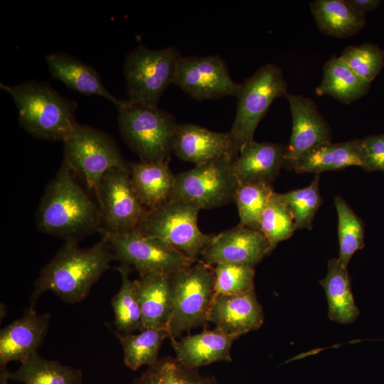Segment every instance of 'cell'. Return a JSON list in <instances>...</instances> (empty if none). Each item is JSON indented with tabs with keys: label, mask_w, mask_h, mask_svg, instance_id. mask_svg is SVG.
Instances as JSON below:
<instances>
[{
	"label": "cell",
	"mask_w": 384,
	"mask_h": 384,
	"mask_svg": "<svg viewBox=\"0 0 384 384\" xmlns=\"http://www.w3.org/2000/svg\"><path fill=\"white\" fill-rule=\"evenodd\" d=\"M116 260L105 235L90 247L67 241L44 265L33 284L29 307L35 308L46 292L55 294L62 302L74 304L83 301L92 287Z\"/></svg>",
	"instance_id": "6da1fadb"
},
{
	"label": "cell",
	"mask_w": 384,
	"mask_h": 384,
	"mask_svg": "<svg viewBox=\"0 0 384 384\" xmlns=\"http://www.w3.org/2000/svg\"><path fill=\"white\" fill-rule=\"evenodd\" d=\"M36 220L39 230L65 242H78L103 229L97 202L62 165L45 189Z\"/></svg>",
	"instance_id": "7a4b0ae2"
},
{
	"label": "cell",
	"mask_w": 384,
	"mask_h": 384,
	"mask_svg": "<svg viewBox=\"0 0 384 384\" xmlns=\"http://www.w3.org/2000/svg\"><path fill=\"white\" fill-rule=\"evenodd\" d=\"M0 87L11 96L19 125L35 138L63 142L79 124L75 116L78 103L59 94L49 83L31 80L9 85L1 82Z\"/></svg>",
	"instance_id": "3957f363"
},
{
	"label": "cell",
	"mask_w": 384,
	"mask_h": 384,
	"mask_svg": "<svg viewBox=\"0 0 384 384\" xmlns=\"http://www.w3.org/2000/svg\"><path fill=\"white\" fill-rule=\"evenodd\" d=\"M117 122L127 146L142 162L170 159L177 123L174 116L158 106L122 100Z\"/></svg>",
	"instance_id": "277c9868"
},
{
	"label": "cell",
	"mask_w": 384,
	"mask_h": 384,
	"mask_svg": "<svg viewBox=\"0 0 384 384\" xmlns=\"http://www.w3.org/2000/svg\"><path fill=\"white\" fill-rule=\"evenodd\" d=\"M63 143L61 165L80 178L95 198L106 172L128 168L115 141L99 129L79 123Z\"/></svg>",
	"instance_id": "5b68a950"
},
{
	"label": "cell",
	"mask_w": 384,
	"mask_h": 384,
	"mask_svg": "<svg viewBox=\"0 0 384 384\" xmlns=\"http://www.w3.org/2000/svg\"><path fill=\"white\" fill-rule=\"evenodd\" d=\"M172 310L167 325L170 339L196 327H206L215 291L214 267L198 259L191 266L170 274Z\"/></svg>",
	"instance_id": "8992f818"
},
{
	"label": "cell",
	"mask_w": 384,
	"mask_h": 384,
	"mask_svg": "<svg viewBox=\"0 0 384 384\" xmlns=\"http://www.w3.org/2000/svg\"><path fill=\"white\" fill-rule=\"evenodd\" d=\"M287 82L282 69L268 63L257 69L241 83L236 114L228 132L233 144V161L245 143L254 140L260 122L273 101L287 95Z\"/></svg>",
	"instance_id": "52a82bcc"
},
{
	"label": "cell",
	"mask_w": 384,
	"mask_h": 384,
	"mask_svg": "<svg viewBox=\"0 0 384 384\" xmlns=\"http://www.w3.org/2000/svg\"><path fill=\"white\" fill-rule=\"evenodd\" d=\"M200 210L190 201L171 196L162 206L147 211L136 230L142 235L159 238L197 260L213 237L199 229Z\"/></svg>",
	"instance_id": "ba28073f"
},
{
	"label": "cell",
	"mask_w": 384,
	"mask_h": 384,
	"mask_svg": "<svg viewBox=\"0 0 384 384\" xmlns=\"http://www.w3.org/2000/svg\"><path fill=\"white\" fill-rule=\"evenodd\" d=\"M181 56L175 46L154 50L143 45L127 55L123 68L128 100L157 106L163 93L174 83L176 64Z\"/></svg>",
	"instance_id": "9c48e42d"
},
{
	"label": "cell",
	"mask_w": 384,
	"mask_h": 384,
	"mask_svg": "<svg viewBox=\"0 0 384 384\" xmlns=\"http://www.w3.org/2000/svg\"><path fill=\"white\" fill-rule=\"evenodd\" d=\"M102 233L107 239L115 259L134 267L139 276L151 273L171 274L196 261L166 242L142 235L137 230Z\"/></svg>",
	"instance_id": "30bf717a"
},
{
	"label": "cell",
	"mask_w": 384,
	"mask_h": 384,
	"mask_svg": "<svg viewBox=\"0 0 384 384\" xmlns=\"http://www.w3.org/2000/svg\"><path fill=\"white\" fill-rule=\"evenodd\" d=\"M233 157L226 155L176 175L171 196L210 209L234 201L239 182L233 169Z\"/></svg>",
	"instance_id": "8fae6325"
},
{
	"label": "cell",
	"mask_w": 384,
	"mask_h": 384,
	"mask_svg": "<svg viewBox=\"0 0 384 384\" xmlns=\"http://www.w3.org/2000/svg\"><path fill=\"white\" fill-rule=\"evenodd\" d=\"M102 231L111 233L136 230L147 212L132 186L129 167L114 168L102 178L96 197Z\"/></svg>",
	"instance_id": "7c38bea8"
},
{
	"label": "cell",
	"mask_w": 384,
	"mask_h": 384,
	"mask_svg": "<svg viewBox=\"0 0 384 384\" xmlns=\"http://www.w3.org/2000/svg\"><path fill=\"white\" fill-rule=\"evenodd\" d=\"M174 83L196 100L238 97L241 83L230 77L224 60L218 55L181 56Z\"/></svg>",
	"instance_id": "4fadbf2b"
},
{
	"label": "cell",
	"mask_w": 384,
	"mask_h": 384,
	"mask_svg": "<svg viewBox=\"0 0 384 384\" xmlns=\"http://www.w3.org/2000/svg\"><path fill=\"white\" fill-rule=\"evenodd\" d=\"M271 252L269 242L260 230L239 224L213 235L199 259L211 267L229 262L255 267Z\"/></svg>",
	"instance_id": "5bb4252c"
},
{
	"label": "cell",
	"mask_w": 384,
	"mask_h": 384,
	"mask_svg": "<svg viewBox=\"0 0 384 384\" xmlns=\"http://www.w3.org/2000/svg\"><path fill=\"white\" fill-rule=\"evenodd\" d=\"M292 117V129L284 166H293L298 158L312 146L331 142V130L316 104L309 97L287 93Z\"/></svg>",
	"instance_id": "9a60e30c"
},
{
	"label": "cell",
	"mask_w": 384,
	"mask_h": 384,
	"mask_svg": "<svg viewBox=\"0 0 384 384\" xmlns=\"http://www.w3.org/2000/svg\"><path fill=\"white\" fill-rule=\"evenodd\" d=\"M208 321L222 332L238 338L260 328L264 314L255 290L240 294L214 293Z\"/></svg>",
	"instance_id": "2e32d148"
},
{
	"label": "cell",
	"mask_w": 384,
	"mask_h": 384,
	"mask_svg": "<svg viewBox=\"0 0 384 384\" xmlns=\"http://www.w3.org/2000/svg\"><path fill=\"white\" fill-rule=\"evenodd\" d=\"M50 314L28 307L23 315L0 331V367L11 361L23 363L42 345L48 331Z\"/></svg>",
	"instance_id": "e0dca14e"
},
{
	"label": "cell",
	"mask_w": 384,
	"mask_h": 384,
	"mask_svg": "<svg viewBox=\"0 0 384 384\" xmlns=\"http://www.w3.org/2000/svg\"><path fill=\"white\" fill-rule=\"evenodd\" d=\"M173 152L179 159L198 165L226 155L233 157V144L229 132L183 123L176 126Z\"/></svg>",
	"instance_id": "ac0fdd59"
},
{
	"label": "cell",
	"mask_w": 384,
	"mask_h": 384,
	"mask_svg": "<svg viewBox=\"0 0 384 384\" xmlns=\"http://www.w3.org/2000/svg\"><path fill=\"white\" fill-rule=\"evenodd\" d=\"M287 145L272 142L245 143L233 161L239 183L272 185L284 165Z\"/></svg>",
	"instance_id": "d6986e66"
},
{
	"label": "cell",
	"mask_w": 384,
	"mask_h": 384,
	"mask_svg": "<svg viewBox=\"0 0 384 384\" xmlns=\"http://www.w3.org/2000/svg\"><path fill=\"white\" fill-rule=\"evenodd\" d=\"M238 337L228 335L214 328L183 337L170 339L176 360L184 367L196 368L219 361H232L230 349Z\"/></svg>",
	"instance_id": "ffe728a7"
},
{
	"label": "cell",
	"mask_w": 384,
	"mask_h": 384,
	"mask_svg": "<svg viewBox=\"0 0 384 384\" xmlns=\"http://www.w3.org/2000/svg\"><path fill=\"white\" fill-rule=\"evenodd\" d=\"M51 77L85 95L105 98L117 108L122 100L113 96L103 85L97 70L65 52H54L46 56Z\"/></svg>",
	"instance_id": "44dd1931"
},
{
	"label": "cell",
	"mask_w": 384,
	"mask_h": 384,
	"mask_svg": "<svg viewBox=\"0 0 384 384\" xmlns=\"http://www.w3.org/2000/svg\"><path fill=\"white\" fill-rule=\"evenodd\" d=\"M128 167L135 193L146 211L159 208L171 197L176 175L170 169L169 160L131 162Z\"/></svg>",
	"instance_id": "7402d4cb"
},
{
	"label": "cell",
	"mask_w": 384,
	"mask_h": 384,
	"mask_svg": "<svg viewBox=\"0 0 384 384\" xmlns=\"http://www.w3.org/2000/svg\"><path fill=\"white\" fill-rule=\"evenodd\" d=\"M142 312V328L166 329L172 310L170 274L151 273L134 279Z\"/></svg>",
	"instance_id": "603a6c76"
},
{
	"label": "cell",
	"mask_w": 384,
	"mask_h": 384,
	"mask_svg": "<svg viewBox=\"0 0 384 384\" xmlns=\"http://www.w3.org/2000/svg\"><path fill=\"white\" fill-rule=\"evenodd\" d=\"M363 160L362 139H355L340 143L329 142L308 149L298 158L293 169L298 174H320L351 166L362 167Z\"/></svg>",
	"instance_id": "cb8c5ba5"
},
{
	"label": "cell",
	"mask_w": 384,
	"mask_h": 384,
	"mask_svg": "<svg viewBox=\"0 0 384 384\" xmlns=\"http://www.w3.org/2000/svg\"><path fill=\"white\" fill-rule=\"evenodd\" d=\"M311 12L319 30L338 38L352 36L366 25V15L352 7L347 0H314Z\"/></svg>",
	"instance_id": "d4e9b609"
},
{
	"label": "cell",
	"mask_w": 384,
	"mask_h": 384,
	"mask_svg": "<svg viewBox=\"0 0 384 384\" xmlns=\"http://www.w3.org/2000/svg\"><path fill=\"white\" fill-rule=\"evenodd\" d=\"M370 85L338 57H332L323 66L322 80L315 92L319 96L329 95L348 105L363 97Z\"/></svg>",
	"instance_id": "484cf974"
},
{
	"label": "cell",
	"mask_w": 384,
	"mask_h": 384,
	"mask_svg": "<svg viewBox=\"0 0 384 384\" xmlns=\"http://www.w3.org/2000/svg\"><path fill=\"white\" fill-rule=\"evenodd\" d=\"M328 301L329 317L339 324H350L359 315L351 292L347 267L338 258L328 262L326 277L320 281Z\"/></svg>",
	"instance_id": "4316f807"
},
{
	"label": "cell",
	"mask_w": 384,
	"mask_h": 384,
	"mask_svg": "<svg viewBox=\"0 0 384 384\" xmlns=\"http://www.w3.org/2000/svg\"><path fill=\"white\" fill-rule=\"evenodd\" d=\"M9 379L23 384H82V372L55 360H48L37 352L14 373Z\"/></svg>",
	"instance_id": "83f0119b"
},
{
	"label": "cell",
	"mask_w": 384,
	"mask_h": 384,
	"mask_svg": "<svg viewBox=\"0 0 384 384\" xmlns=\"http://www.w3.org/2000/svg\"><path fill=\"white\" fill-rule=\"evenodd\" d=\"M114 334L123 350L124 363L132 370L157 362L161 344L169 337L166 329H146L137 334L115 331Z\"/></svg>",
	"instance_id": "f1b7e54d"
},
{
	"label": "cell",
	"mask_w": 384,
	"mask_h": 384,
	"mask_svg": "<svg viewBox=\"0 0 384 384\" xmlns=\"http://www.w3.org/2000/svg\"><path fill=\"white\" fill-rule=\"evenodd\" d=\"M117 269L121 275L122 284L117 293L111 299L116 331L121 334L141 331L142 312L135 282L129 278L131 267L121 263Z\"/></svg>",
	"instance_id": "f546056e"
},
{
	"label": "cell",
	"mask_w": 384,
	"mask_h": 384,
	"mask_svg": "<svg viewBox=\"0 0 384 384\" xmlns=\"http://www.w3.org/2000/svg\"><path fill=\"white\" fill-rule=\"evenodd\" d=\"M132 384H220L215 378L203 376L182 366L176 358L159 359L136 378Z\"/></svg>",
	"instance_id": "4dcf8cb0"
},
{
	"label": "cell",
	"mask_w": 384,
	"mask_h": 384,
	"mask_svg": "<svg viewBox=\"0 0 384 384\" xmlns=\"http://www.w3.org/2000/svg\"><path fill=\"white\" fill-rule=\"evenodd\" d=\"M334 205L338 215V259L347 267L353 254L365 245L364 226L362 220L341 196L334 198Z\"/></svg>",
	"instance_id": "1f68e13d"
},
{
	"label": "cell",
	"mask_w": 384,
	"mask_h": 384,
	"mask_svg": "<svg viewBox=\"0 0 384 384\" xmlns=\"http://www.w3.org/2000/svg\"><path fill=\"white\" fill-rule=\"evenodd\" d=\"M319 174H316L306 187L279 193L287 205L294 220L297 230H311L314 216L322 204L319 193Z\"/></svg>",
	"instance_id": "d6a6232c"
},
{
	"label": "cell",
	"mask_w": 384,
	"mask_h": 384,
	"mask_svg": "<svg viewBox=\"0 0 384 384\" xmlns=\"http://www.w3.org/2000/svg\"><path fill=\"white\" fill-rule=\"evenodd\" d=\"M260 230L269 242L271 251L279 242L289 238L297 230L290 210L276 192L263 210Z\"/></svg>",
	"instance_id": "836d02e7"
},
{
	"label": "cell",
	"mask_w": 384,
	"mask_h": 384,
	"mask_svg": "<svg viewBox=\"0 0 384 384\" xmlns=\"http://www.w3.org/2000/svg\"><path fill=\"white\" fill-rule=\"evenodd\" d=\"M274 193L272 185L239 183L234 198L240 217L239 224L260 230L262 214Z\"/></svg>",
	"instance_id": "e575fe53"
},
{
	"label": "cell",
	"mask_w": 384,
	"mask_h": 384,
	"mask_svg": "<svg viewBox=\"0 0 384 384\" xmlns=\"http://www.w3.org/2000/svg\"><path fill=\"white\" fill-rule=\"evenodd\" d=\"M338 58L356 74L370 82L384 66V50L370 42L358 46H348Z\"/></svg>",
	"instance_id": "d590c367"
},
{
	"label": "cell",
	"mask_w": 384,
	"mask_h": 384,
	"mask_svg": "<svg viewBox=\"0 0 384 384\" xmlns=\"http://www.w3.org/2000/svg\"><path fill=\"white\" fill-rule=\"evenodd\" d=\"M213 267L215 276V293L240 294L255 290L253 267L223 262Z\"/></svg>",
	"instance_id": "8d00e7d4"
},
{
	"label": "cell",
	"mask_w": 384,
	"mask_h": 384,
	"mask_svg": "<svg viewBox=\"0 0 384 384\" xmlns=\"http://www.w3.org/2000/svg\"><path fill=\"white\" fill-rule=\"evenodd\" d=\"M362 169L367 171L384 172V134H372L362 139Z\"/></svg>",
	"instance_id": "74e56055"
},
{
	"label": "cell",
	"mask_w": 384,
	"mask_h": 384,
	"mask_svg": "<svg viewBox=\"0 0 384 384\" xmlns=\"http://www.w3.org/2000/svg\"><path fill=\"white\" fill-rule=\"evenodd\" d=\"M348 4L361 14L375 10L380 4L379 0H347Z\"/></svg>",
	"instance_id": "f35d334b"
},
{
	"label": "cell",
	"mask_w": 384,
	"mask_h": 384,
	"mask_svg": "<svg viewBox=\"0 0 384 384\" xmlns=\"http://www.w3.org/2000/svg\"><path fill=\"white\" fill-rule=\"evenodd\" d=\"M9 371L6 367L1 368L0 370V384H9Z\"/></svg>",
	"instance_id": "ab89813d"
}]
</instances>
